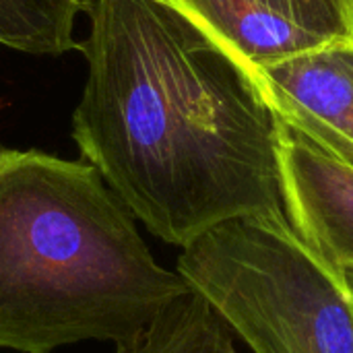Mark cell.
Returning a JSON list of instances; mask_svg holds the SVG:
<instances>
[{"mask_svg": "<svg viewBox=\"0 0 353 353\" xmlns=\"http://www.w3.org/2000/svg\"><path fill=\"white\" fill-rule=\"evenodd\" d=\"M176 271L248 353H353L343 271L294 230L283 209L211 228L182 248Z\"/></svg>", "mask_w": 353, "mask_h": 353, "instance_id": "cell-3", "label": "cell"}, {"mask_svg": "<svg viewBox=\"0 0 353 353\" xmlns=\"http://www.w3.org/2000/svg\"><path fill=\"white\" fill-rule=\"evenodd\" d=\"M118 353H244L223 319L192 290L170 302Z\"/></svg>", "mask_w": 353, "mask_h": 353, "instance_id": "cell-7", "label": "cell"}, {"mask_svg": "<svg viewBox=\"0 0 353 353\" xmlns=\"http://www.w3.org/2000/svg\"><path fill=\"white\" fill-rule=\"evenodd\" d=\"M277 155L283 211L294 230L339 271L353 265V168L279 118Z\"/></svg>", "mask_w": 353, "mask_h": 353, "instance_id": "cell-6", "label": "cell"}, {"mask_svg": "<svg viewBox=\"0 0 353 353\" xmlns=\"http://www.w3.org/2000/svg\"><path fill=\"white\" fill-rule=\"evenodd\" d=\"M252 77L281 122L353 168V39L281 58Z\"/></svg>", "mask_w": 353, "mask_h": 353, "instance_id": "cell-5", "label": "cell"}, {"mask_svg": "<svg viewBox=\"0 0 353 353\" xmlns=\"http://www.w3.org/2000/svg\"><path fill=\"white\" fill-rule=\"evenodd\" d=\"M341 271H343V277H345V283H347V290H350V296H352L353 300V265L341 269Z\"/></svg>", "mask_w": 353, "mask_h": 353, "instance_id": "cell-9", "label": "cell"}, {"mask_svg": "<svg viewBox=\"0 0 353 353\" xmlns=\"http://www.w3.org/2000/svg\"><path fill=\"white\" fill-rule=\"evenodd\" d=\"M250 72L281 58L353 39V0H165Z\"/></svg>", "mask_w": 353, "mask_h": 353, "instance_id": "cell-4", "label": "cell"}, {"mask_svg": "<svg viewBox=\"0 0 353 353\" xmlns=\"http://www.w3.org/2000/svg\"><path fill=\"white\" fill-rule=\"evenodd\" d=\"M186 292L89 161L0 147V350L120 347Z\"/></svg>", "mask_w": 353, "mask_h": 353, "instance_id": "cell-2", "label": "cell"}, {"mask_svg": "<svg viewBox=\"0 0 353 353\" xmlns=\"http://www.w3.org/2000/svg\"><path fill=\"white\" fill-rule=\"evenodd\" d=\"M72 139L159 240L281 211L277 118L252 72L165 0H89Z\"/></svg>", "mask_w": 353, "mask_h": 353, "instance_id": "cell-1", "label": "cell"}, {"mask_svg": "<svg viewBox=\"0 0 353 353\" xmlns=\"http://www.w3.org/2000/svg\"><path fill=\"white\" fill-rule=\"evenodd\" d=\"M85 0H0V43L25 54L60 56L81 43L72 37Z\"/></svg>", "mask_w": 353, "mask_h": 353, "instance_id": "cell-8", "label": "cell"}]
</instances>
